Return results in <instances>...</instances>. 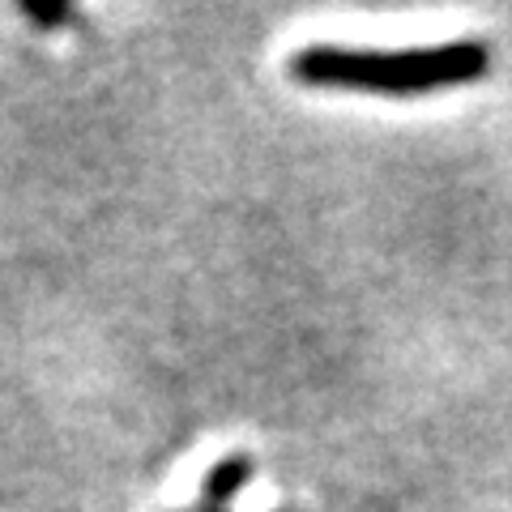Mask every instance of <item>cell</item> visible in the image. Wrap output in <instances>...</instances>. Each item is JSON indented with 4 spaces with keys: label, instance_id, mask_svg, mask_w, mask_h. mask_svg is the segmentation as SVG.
Listing matches in <instances>:
<instances>
[{
    "label": "cell",
    "instance_id": "2",
    "mask_svg": "<svg viewBox=\"0 0 512 512\" xmlns=\"http://www.w3.org/2000/svg\"><path fill=\"white\" fill-rule=\"evenodd\" d=\"M248 478H252V457L244 453H235V457H222L218 466L205 474V483H201V495H205V508H227L239 491L248 487Z\"/></svg>",
    "mask_w": 512,
    "mask_h": 512
},
{
    "label": "cell",
    "instance_id": "3",
    "mask_svg": "<svg viewBox=\"0 0 512 512\" xmlns=\"http://www.w3.org/2000/svg\"><path fill=\"white\" fill-rule=\"evenodd\" d=\"M184 512H222V508H205V504H201V508H184Z\"/></svg>",
    "mask_w": 512,
    "mask_h": 512
},
{
    "label": "cell",
    "instance_id": "1",
    "mask_svg": "<svg viewBox=\"0 0 512 512\" xmlns=\"http://www.w3.org/2000/svg\"><path fill=\"white\" fill-rule=\"evenodd\" d=\"M491 52L478 39H457L444 47L414 52H355V47H303L291 56V77L299 86L329 90H376V94H427L487 77Z\"/></svg>",
    "mask_w": 512,
    "mask_h": 512
}]
</instances>
